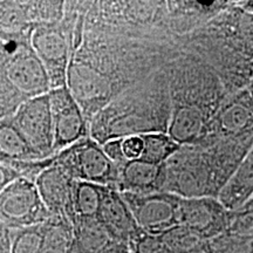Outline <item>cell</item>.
I'll return each mask as SVG.
<instances>
[{"label":"cell","instance_id":"obj_1","mask_svg":"<svg viewBox=\"0 0 253 253\" xmlns=\"http://www.w3.org/2000/svg\"><path fill=\"white\" fill-rule=\"evenodd\" d=\"M50 218L36 183L18 177L0 191V223L11 230L36 226Z\"/></svg>","mask_w":253,"mask_h":253},{"label":"cell","instance_id":"obj_2","mask_svg":"<svg viewBox=\"0 0 253 253\" xmlns=\"http://www.w3.org/2000/svg\"><path fill=\"white\" fill-rule=\"evenodd\" d=\"M140 229L161 236L181 224L182 197L170 192L134 194L121 192Z\"/></svg>","mask_w":253,"mask_h":253},{"label":"cell","instance_id":"obj_3","mask_svg":"<svg viewBox=\"0 0 253 253\" xmlns=\"http://www.w3.org/2000/svg\"><path fill=\"white\" fill-rule=\"evenodd\" d=\"M14 122L37 155L54 149V126L49 93L26 99L17 108Z\"/></svg>","mask_w":253,"mask_h":253},{"label":"cell","instance_id":"obj_4","mask_svg":"<svg viewBox=\"0 0 253 253\" xmlns=\"http://www.w3.org/2000/svg\"><path fill=\"white\" fill-rule=\"evenodd\" d=\"M5 81L27 99L48 94L52 81L41 60L28 48H18L2 65Z\"/></svg>","mask_w":253,"mask_h":253},{"label":"cell","instance_id":"obj_5","mask_svg":"<svg viewBox=\"0 0 253 253\" xmlns=\"http://www.w3.org/2000/svg\"><path fill=\"white\" fill-rule=\"evenodd\" d=\"M207 240L230 232L231 211L214 197L183 198L181 224Z\"/></svg>","mask_w":253,"mask_h":253},{"label":"cell","instance_id":"obj_6","mask_svg":"<svg viewBox=\"0 0 253 253\" xmlns=\"http://www.w3.org/2000/svg\"><path fill=\"white\" fill-rule=\"evenodd\" d=\"M63 169L78 181L107 186L119 178L118 167L103 149L93 142L78 144L69 149Z\"/></svg>","mask_w":253,"mask_h":253},{"label":"cell","instance_id":"obj_7","mask_svg":"<svg viewBox=\"0 0 253 253\" xmlns=\"http://www.w3.org/2000/svg\"><path fill=\"white\" fill-rule=\"evenodd\" d=\"M49 101L54 126V149L80 140L86 131L84 118L67 86L50 90Z\"/></svg>","mask_w":253,"mask_h":253},{"label":"cell","instance_id":"obj_8","mask_svg":"<svg viewBox=\"0 0 253 253\" xmlns=\"http://www.w3.org/2000/svg\"><path fill=\"white\" fill-rule=\"evenodd\" d=\"M66 86L80 108L88 109L106 101L112 94V84L102 73L81 61L73 60L66 72Z\"/></svg>","mask_w":253,"mask_h":253},{"label":"cell","instance_id":"obj_9","mask_svg":"<svg viewBox=\"0 0 253 253\" xmlns=\"http://www.w3.org/2000/svg\"><path fill=\"white\" fill-rule=\"evenodd\" d=\"M36 185L50 216L66 218L74 225L73 194L75 181L63 167L54 166L43 170L38 176Z\"/></svg>","mask_w":253,"mask_h":253},{"label":"cell","instance_id":"obj_10","mask_svg":"<svg viewBox=\"0 0 253 253\" xmlns=\"http://www.w3.org/2000/svg\"><path fill=\"white\" fill-rule=\"evenodd\" d=\"M34 53L48 72L50 81H54L55 88L62 87L59 79L66 78L68 67V43L65 34L59 28L43 25L36 28L31 38Z\"/></svg>","mask_w":253,"mask_h":253},{"label":"cell","instance_id":"obj_11","mask_svg":"<svg viewBox=\"0 0 253 253\" xmlns=\"http://www.w3.org/2000/svg\"><path fill=\"white\" fill-rule=\"evenodd\" d=\"M216 125L224 138L253 140V99L248 89L233 94L221 106Z\"/></svg>","mask_w":253,"mask_h":253},{"label":"cell","instance_id":"obj_12","mask_svg":"<svg viewBox=\"0 0 253 253\" xmlns=\"http://www.w3.org/2000/svg\"><path fill=\"white\" fill-rule=\"evenodd\" d=\"M97 220L112 235L122 242L131 244L138 236L143 233L136 223L128 204L120 192L106 186Z\"/></svg>","mask_w":253,"mask_h":253},{"label":"cell","instance_id":"obj_13","mask_svg":"<svg viewBox=\"0 0 253 253\" xmlns=\"http://www.w3.org/2000/svg\"><path fill=\"white\" fill-rule=\"evenodd\" d=\"M74 253H132L130 245L112 235L97 219H75Z\"/></svg>","mask_w":253,"mask_h":253},{"label":"cell","instance_id":"obj_14","mask_svg":"<svg viewBox=\"0 0 253 253\" xmlns=\"http://www.w3.org/2000/svg\"><path fill=\"white\" fill-rule=\"evenodd\" d=\"M166 178V164H154L142 158L126 161L120 172L123 191L134 194L164 192Z\"/></svg>","mask_w":253,"mask_h":253},{"label":"cell","instance_id":"obj_15","mask_svg":"<svg viewBox=\"0 0 253 253\" xmlns=\"http://www.w3.org/2000/svg\"><path fill=\"white\" fill-rule=\"evenodd\" d=\"M209 131L207 115L196 104H181L173 110L168 135L177 144L191 145L203 140Z\"/></svg>","mask_w":253,"mask_h":253},{"label":"cell","instance_id":"obj_16","mask_svg":"<svg viewBox=\"0 0 253 253\" xmlns=\"http://www.w3.org/2000/svg\"><path fill=\"white\" fill-rule=\"evenodd\" d=\"M251 197H253V147L221 189L218 201L229 211H235Z\"/></svg>","mask_w":253,"mask_h":253},{"label":"cell","instance_id":"obj_17","mask_svg":"<svg viewBox=\"0 0 253 253\" xmlns=\"http://www.w3.org/2000/svg\"><path fill=\"white\" fill-rule=\"evenodd\" d=\"M75 235L72 221L50 216L42 224L40 253H74Z\"/></svg>","mask_w":253,"mask_h":253},{"label":"cell","instance_id":"obj_18","mask_svg":"<svg viewBox=\"0 0 253 253\" xmlns=\"http://www.w3.org/2000/svg\"><path fill=\"white\" fill-rule=\"evenodd\" d=\"M37 156L15 125L13 116L0 118V158L26 160Z\"/></svg>","mask_w":253,"mask_h":253},{"label":"cell","instance_id":"obj_19","mask_svg":"<svg viewBox=\"0 0 253 253\" xmlns=\"http://www.w3.org/2000/svg\"><path fill=\"white\" fill-rule=\"evenodd\" d=\"M106 186L75 181L73 194L75 219H97Z\"/></svg>","mask_w":253,"mask_h":253},{"label":"cell","instance_id":"obj_20","mask_svg":"<svg viewBox=\"0 0 253 253\" xmlns=\"http://www.w3.org/2000/svg\"><path fill=\"white\" fill-rule=\"evenodd\" d=\"M172 253H210L211 240H207L184 225H177L161 235Z\"/></svg>","mask_w":253,"mask_h":253},{"label":"cell","instance_id":"obj_21","mask_svg":"<svg viewBox=\"0 0 253 253\" xmlns=\"http://www.w3.org/2000/svg\"><path fill=\"white\" fill-rule=\"evenodd\" d=\"M142 138L144 148L141 158L154 164H166L182 148L169 135L161 132L144 134L142 135Z\"/></svg>","mask_w":253,"mask_h":253},{"label":"cell","instance_id":"obj_22","mask_svg":"<svg viewBox=\"0 0 253 253\" xmlns=\"http://www.w3.org/2000/svg\"><path fill=\"white\" fill-rule=\"evenodd\" d=\"M28 18L26 7L19 2H0V37L13 39L26 27Z\"/></svg>","mask_w":253,"mask_h":253},{"label":"cell","instance_id":"obj_23","mask_svg":"<svg viewBox=\"0 0 253 253\" xmlns=\"http://www.w3.org/2000/svg\"><path fill=\"white\" fill-rule=\"evenodd\" d=\"M41 240H42V224L12 230L9 253H40Z\"/></svg>","mask_w":253,"mask_h":253},{"label":"cell","instance_id":"obj_24","mask_svg":"<svg viewBox=\"0 0 253 253\" xmlns=\"http://www.w3.org/2000/svg\"><path fill=\"white\" fill-rule=\"evenodd\" d=\"M210 253H253V237L227 232L211 240Z\"/></svg>","mask_w":253,"mask_h":253},{"label":"cell","instance_id":"obj_25","mask_svg":"<svg viewBox=\"0 0 253 253\" xmlns=\"http://www.w3.org/2000/svg\"><path fill=\"white\" fill-rule=\"evenodd\" d=\"M230 232L239 235H249L253 232V197L243 207L231 211Z\"/></svg>","mask_w":253,"mask_h":253},{"label":"cell","instance_id":"obj_26","mask_svg":"<svg viewBox=\"0 0 253 253\" xmlns=\"http://www.w3.org/2000/svg\"><path fill=\"white\" fill-rule=\"evenodd\" d=\"M132 253H172L162 236L143 232L130 244Z\"/></svg>","mask_w":253,"mask_h":253},{"label":"cell","instance_id":"obj_27","mask_svg":"<svg viewBox=\"0 0 253 253\" xmlns=\"http://www.w3.org/2000/svg\"><path fill=\"white\" fill-rule=\"evenodd\" d=\"M122 148L126 161L141 158L144 148L143 138L142 136H129V137L123 138Z\"/></svg>","mask_w":253,"mask_h":253},{"label":"cell","instance_id":"obj_28","mask_svg":"<svg viewBox=\"0 0 253 253\" xmlns=\"http://www.w3.org/2000/svg\"><path fill=\"white\" fill-rule=\"evenodd\" d=\"M123 138H116V140H112L107 142L103 147V151L106 153L110 160L114 161L115 163L121 162V161L126 160L125 154H123Z\"/></svg>","mask_w":253,"mask_h":253},{"label":"cell","instance_id":"obj_29","mask_svg":"<svg viewBox=\"0 0 253 253\" xmlns=\"http://www.w3.org/2000/svg\"><path fill=\"white\" fill-rule=\"evenodd\" d=\"M12 230L0 223V253L11 252Z\"/></svg>","mask_w":253,"mask_h":253},{"label":"cell","instance_id":"obj_30","mask_svg":"<svg viewBox=\"0 0 253 253\" xmlns=\"http://www.w3.org/2000/svg\"><path fill=\"white\" fill-rule=\"evenodd\" d=\"M15 178H18L17 173H15L11 168L0 163V191L12 181H14Z\"/></svg>","mask_w":253,"mask_h":253},{"label":"cell","instance_id":"obj_31","mask_svg":"<svg viewBox=\"0 0 253 253\" xmlns=\"http://www.w3.org/2000/svg\"><path fill=\"white\" fill-rule=\"evenodd\" d=\"M246 89H248L249 94L251 95V97L253 99V77H252L251 80H250V82H249V86H248V88H246Z\"/></svg>","mask_w":253,"mask_h":253},{"label":"cell","instance_id":"obj_32","mask_svg":"<svg viewBox=\"0 0 253 253\" xmlns=\"http://www.w3.org/2000/svg\"><path fill=\"white\" fill-rule=\"evenodd\" d=\"M244 7L246 9H249L250 13L253 14V1H249V2H244Z\"/></svg>","mask_w":253,"mask_h":253},{"label":"cell","instance_id":"obj_33","mask_svg":"<svg viewBox=\"0 0 253 253\" xmlns=\"http://www.w3.org/2000/svg\"><path fill=\"white\" fill-rule=\"evenodd\" d=\"M251 235H252V236H253V232H251Z\"/></svg>","mask_w":253,"mask_h":253}]
</instances>
